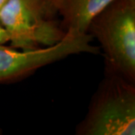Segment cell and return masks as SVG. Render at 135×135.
Masks as SVG:
<instances>
[{
	"mask_svg": "<svg viewBox=\"0 0 135 135\" xmlns=\"http://www.w3.org/2000/svg\"><path fill=\"white\" fill-rule=\"evenodd\" d=\"M10 38L8 34L5 29H2L0 26V44H6L7 42H9Z\"/></svg>",
	"mask_w": 135,
	"mask_h": 135,
	"instance_id": "cell-7",
	"label": "cell"
},
{
	"mask_svg": "<svg viewBox=\"0 0 135 135\" xmlns=\"http://www.w3.org/2000/svg\"><path fill=\"white\" fill-rule=\"evenodd\" d=\"M0 26L8 34L11 47L19 50L53 45L66 34L46 14L43 0H8L0 10Z\"/></svg>",
	"mask_w": 135,
	"mask_h": 135,
	"instance_id": "cell-3",
	"label": "cell"
},
{
	"mask_svg": "<svg viewBox=\"0 0 135 135\" xmlns=\"http://www.w3.org/2000/svg\"><path fill=\"white\" fill-rule=\"evenodd\" d=\"M113 0H64L58 14L60 26L65 32L87 33L89 25Z\"/></svg>",
	"mask_w": 135,
	"mask_h": 135,
	"instance_id": "cell-5",
	"label": "cell"
},
{
	"mask_svg": "<svg viewBox=\"0 0 135 135\" xmlns=\"http://www.w3.org/2000/svg\"><path fill=\"white\" fill-rule=\"evenodd\" d=\"M77 135H134L135 83L105 66Z\"/></svg>",
	"mask_w": 135,
	"mask_h": 135,
	"instance_id": "cell-1",
	"label": "cell"
},
{
	"mask_svg": "<svg viewBox=\"0 0 135 135\" xmlns=\"http://www.w3.org/2000/svg\"><path fill=\"white\" fill-rule=\"evenodd\" d=\"M105 66L135 83V0H113L90 22Z\"/></svg>",
	"mask_w": 135,
	"mask_h": 135,
	"instance_id": "cell-2",
	"label": "cell"
},
{
	"mask_svg": "<svg viewBox=\"0 0 135 135\" xmlns=\"http://www.w3.org/2000/svg\"><path fill=\"white\" fill-rule=\"evenodd\" d=\"M8 0H0V10L2 8V7L5 5V4Z\"/></svg>",
	"mask_w": 135,
	"mask_h": 135,
	"instance_id": "cell-8",
	"label": "cell"
},
{
	"mask_svg": "<svg viewBox=\"0 0 135 135\" xmlns=\"http://www.w3.org/2000/svg\"><path fill=\"white\" fill-rule=\"evenodd\" d=\"M64 0H43L46 14L50 17L55 18Z\"/></svg>",
	"mask_w": 135,
	"mask_h": 135,
	"instance_id": "cell-6",
	"label": "cell"
},
{
	"mask_svg": "<svg viewBox=\"0 0 135 135\" xmlns=\"http://www.w3.org/2000/svg\"><path fill=\"white\" fill-rule=\"evenodd\" d=\"M2 134V129L0 128V134Z\"/></svg>",
	"mask_w": 135,
	"mask_h": 135,
	"instance_id": "cell-9",
	"label": "cell"
},
{
	"mask_svg": "<svg viewBox=\"0 0 135 135\" xmlns=\"http://www.w3.org/2000/svg\"><path fill=\"white\" fill-rule=\"evenodd\" d=\"M92 41L89 34L67 32L60 41L47 47L19 50L0 44V83L18 81L71 55L100 54L101 49L92 44Z\"/></svg>",
	"mask_w": 135,
	"mask_h": 135,
	"instance_id": "cell-4",
	"label": "cell"
}]
</instances>
